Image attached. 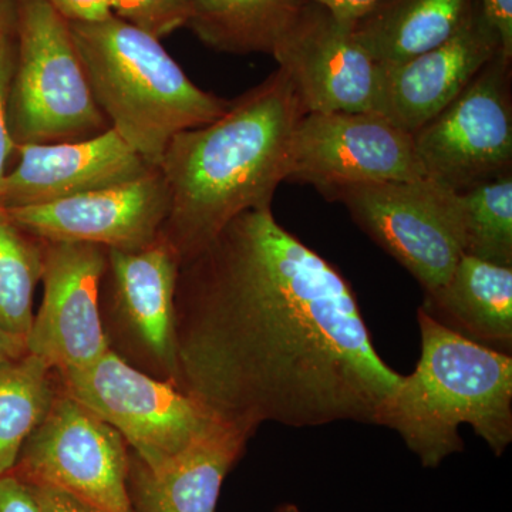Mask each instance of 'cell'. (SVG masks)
<instances>
[{"mask_svg":"<svg viewBox=\"0 0 512 512\" xmlns=\"http://www.w3.org/2000/svg\"><path fill=\"white\" fill-rule=\"evenodd\" d=\"M177 386L251 439L265 423L376 424L403 375L355 292L271 207L242 212L180 262Z\"/></svg>","mask_w":512,"mask_h":512,"instance_id":"obj_1","label":"cell"},{"mask_svg":"<svg viewBox=\"0 0 512 512\" xmlns=\"http://www.w3.org/2000/svg\"><path fill=\"white\" fill-rule=\"evenodd\" d=\"M305 113L278 67L232 100L220 119L170 141L157 165L170 197L160 239L180 262L242 212L271 207L276 188L288 180L293 133Z\"/></svg>","mask_w":512,"mask_h":512,"instance_id":"obj_2","label":"cell"},{"mask_svg":"<svg viewBox=\"0 0 512 512\" xmlns=\"http://www.w3.org/2000/svg\"><path fill=\"white\" fill-rule=\"evenodd\" d=\"M421 355L403 376L377 426L392 429L424 468L461 453L468 424L503 456L512 441V356L446 328L419 308Z\"/></svg>","mask_w":512,"mask_h":512,"instance_id":"obj_3","label":"cell"},{"mask_svg":"<svg viewBox=\"0 0 512 512\" xmlns=\"http://www.w3.org/2000/svg\"><path fill=\"white\" fill-rule=\"evenodd\" d=\"M69 26L110 127L154 167L177 134L227 111L231 101L195 86L160 40L143 30L114 15Z\"/></svg>","mask_w":512,"mask_h":512,"instance_id":"obj_4","label":"cell"},{"mask_svg":"<svg viewBox=\"0 0 512 512\" xmlns=\"http://www.w3.org/2000/svg\"><path fill=\"white\" fill-rule=\"evenodd\" d=\"M8 121L15 146L86 140L109 130L69 22L47 0H22Z\"/></svg>","mask_w":512,"mask_h":512,"instance_id":"obj_5","label":"cell"},{"mask_svg":"<svg viewBox=\"0 0 512 512\" xmlns=\"http://www.w3.org/2000/svg\"><path fill=\"white\" fill-rule=\"evenodd\" d=\"M56 375L64 392L119 431L151 468L225 424L174 383L141 372L111 350L93 365Z\"/></svg>","mask_w":512,"mask_h":512,"instance_id":"obj_6","label":"cell"},{"mask_svg":"<svg viewBox=\"0 0 512 512\" xmlns=\"http://www.w3.org/2000/svg\"><path fill=\"white\" fill-rule=\"evenodd\" d=\"M325 197L342 202L356 224L419 281L426 295L439 291L466 255L460 194L427 178L346 185Z\"/></svg>","mask_w":512,"mask_h":512,"instance_id":"obj_7","label":"cell"},{"mask_svg":"<svg viewBox=\"0 0 512 512\" xmlns=\"http://www.w3.org/2000/svg\"><path fill=\"white\" fill-rule=\"evenodd\" d=\"M180 258L163 239L143 251L107 249L100 316L111 352L177 386L175 288Z\"/></svg>","mask_w":512,"mask_h":512,"instance_id":"obj_8","label":"cell"},{"mask_svg":"<svg viewBox=\"0 0 512 512\" xmlns=\"http://www.w3.org/2000/svg\"><path fill=\"white\" fill-rule=\"evenodd\" d=\"M413 140L424 177L448 191L461 194L510 174L511 62L498 53Z\"/></svg>","mask_w":512,"mask_h":512,"instance_id":"obj_9","label":"cell"},{"mask_svg":"<svg viewBox=\"0 0 512 512\" xmlns=\"http://www.w3.org/2000/svg\"><path fill=\"white\" fill-rule=\"evenodd\" d=\"M127 467L128 446L119 431L60 387L10 473L26 484L62 488L104 512H134Z\"/></svg>","mask_w":512,"mask_h":512,"instance_id":"obj_10","label":"cell"},{"mask_svg":"<svg viewBox=\"0 0 512 512\" xmlns=\"http://www.w3.org/2000/svg\"><path fill=\"white\" fill-rule=\"evenodd\" d=\"M413 134L376 111L305 113L293 133L288 180L323 195L356 184L420 180Z\"/></svg>","mask_w":512,"mask_h":512,"instance_id":"obj_11","label":"cell"},{"mask_svg":"<svg viewBox=\"0 0 512 512\" xmlns=\"http://www.w3.org/2000/svg\"><path fill=\"white\" fill-rule=\"evenodd\" d=\"M355 23L306 2L272 56L306 113H380L382 66L357 42Z\"/></svg>","mask_w":512,"mask_h":512,"instance_id":"obj_12","label":"cell"},{"mask_svg":"<svg viewBox=\"0 0 512 512\" xmlns=\"http://www.w3.org/2000/svg\"><path fill=\"white\" fill-rule=\"evenodd\" d=\"M107 249L43 241V301L26 350L55 372L84 369L110 350L100 316Z\"/></svg>","mask_w":512,"mask_h":512,"instance_id":"obj_13","label":"cell"},{"mask_svg":"<svg viewBox=\"0 0 512 512\" xmlns=\"http://www.w3.org/2000/svg\"><path fill=\"white\" fill-rule=\"evenodd\" d=\"M168 207L167 185L156 168L130 183L6 212L20 229L40 241L137 252L160 239Z\"/></svg>","mask_w":512,"mask_h":512,"instance_id":"obj_14","label":"cell"},{"mask_svg":"<svg viewBox=\"0 0 512 512\" xmlns=\"http://www.w3.org/2000/svg\"><path fill=\"white\" fill-rule=\"evenodd\" d=\"M19 164L0 184V207L5 210L49 204L113 187L156 170L116 130L100 136L55 144L16 147Z\"/></svg>","mask_w":512,"mask_h":512,"instance_id":"obj_15","label":"cell"},{"mask_svg":"<svg viewBox=\"0 0 512 512\" xmlns=\"http://www.w3.org/2000/svg\"><path fill=\"white\" fill-rule=\"evenodd\" d=\"M500 52L497 33L478 9L466 28L436 49L406 62L380 64V114L407 133H417Z\"/></svg>","mask_w":512,"mask_h":512,"instance_id":"obj_16","label":"cell"},{"mask_svg":"<svg viewBox=\"0 0 512 512\" xmlns=\"http://www.w3.org/2000/svg\"><path fill=\"white\" fill-rule=\"evenodd\" d=\"M248 440L221 424L157 468L128 448L126 485L134 512H215L222 484L244 456Z\"/></svg>","mask_w":512,"mask_h":512,"instance_id":"obj_17","label":"cell"},{"mask_svg":"<svg viewBox=\"0 0 512 512\" xmlns=\"http://www.w3.org/2000/svg\"><path fill=\"white\" fill-rule=\"evenodd\" d=\"M420 308L464 338L511 355L512 266L464 255Z\"/></svg>","mask_w":512,"mask_h":512,"instance_id":"obj_18","label":"cell"},{"mask_svg":"<svg viewBox=\"0 0 512 512\" xmlns=\"http://www.w3.org/2000/svg\"><path fill=\"white\" fill-rule=\"evenodd\" d=\"M478 9V0H382L353 30L377 63L406 62L448 42Z\"/></svg>","mask_w":512,"mask_h":512,"instance_id":"obj_19","label":"cell"},{"mask_svg":"<svg viewBox=\"0 0 512 512\" xmlns=\"http://www.w3.org/2000/svg\"><path fill=\"white\" fill-rule=\"evenodd\" d=\"M305 3L306 0H190L185 26L218 52L272 56Z\"/></svg>","mask_w":512,"mask_h":512,"instance_id":"obj_20","label":"cell"},{"mask_svg":"<svg viewBox=\"0 0 512 512\" xmlns=\"http://www.w3.org/2000/svg\"><path fill=\"white\" fill-rule=\"evenodd\" d=\"M60 392L55 370L26 352L0 362V477L15 467L20 450Z\"/></svg>","mask_w":512,"mask_h":512,"instance_id":"obj_21","label":"cell"},{"mask_svg":"<svg viewBox=\"0 0 512 512\" xmlns=\"http://www.w3.org/2000/svg\"><path fill=\"white\" fill-rule=\"evenodd\" d=\"M42 275L43 241L20 229L0 207V329L28 338Z\"/></svg>","mask_w":512,"mask_h":512,"instance_id":"obj_22","label":"cell"},{"mask_svg":"<svg viewBox=\"0 0 512 512\" xmlns=\"http://www.w3.org/2000/svg\"><path fill=\"white\" fill-rule=\"evenodd\" d=\"M466 255L512 266V174L460 194Z\"/></svg>","mask_w":512,"mask_h":512,"instance_id":"obj_23","label":"cell"},{"mask_svg":"<svg viewBox=\"0 0 512 512\" xmlns=\"http://www.w3.org/2000/svg\"><path fill=\"white\" fill-rule=\"evenodd\" d=\"M111 12L161 40L187 25L190 0H110Z\"/></svg>","mask_w":512,"mask_h":512,"instance_id":"obj_24","label":"cell"},{"mask_svg":"<svg viewBox=\"0 0 512 512\" xmlns=\"http://www.w3.org/2000/svg\"><path fill=\"white\" fill-rule=\"evenodd\" d=\"M16 45L12 39V22L0 28V184L8 174V161L15 143L10 137L8 121V101L10 83L15 70Z\"/></svg>","mask_w":512,"mask_h":512,"instance_id":"obj_25","label":"cell"},{"mask_svg":"<svg viewBox=\"0 0 512 512\" xmlns=\"http://www.w3.org/2000/svg\"><path fill=\"white\" fill-rule=\"evenodd\" d=\"M37 511L39 512H104L96 505L87 503L76 495L52 485H32Z\"/></svg>","mask_w":512,"mask_h":512,"instance_id":"obj_26","label":"cell"},{"mask_svg":"<svg viewBox=\"0 0 512 512\" xmlns=\"http://www.w3.org/2000/svg\"><path fill=\"white\" fill-rule=\"evenodd\" d=\"M484 18L500 39L501 55L512 59V0H478Z\"/></svg>","mask_w":512,"mask_h":512,"instance_id":"obj_27","label":"cell"},{"mask_svg":"<svg viewBox=\"0 0 512 512\" xmlns=\"http://www.w3.org/2000/svg\"><path fill=\"white\" fill-rule=\"evenodd\" d=\"M69 23L101 22L113 16L110 0H47Z\"/></svg>","mask_w":512,"mask_h":512,"instance_id":"obj_28","label":"cell"},{"mask_svg":"<svg viewBox=\"0 0 512 512\" xmlns=\"http://www.w3.org/2000/svg\"><path fill=\"white\" fill-rule=\"evenodd\" d=\"M0 512H39L32 488L15 474L0 477Z\"/></svg>","mask_w":512,"mask_h":512,"instance_id":"obj_29","label":"cell"},{"mask_svg":"<svg viewBox=\"0 0 512 512\" xmlns=\"http://www.w3.org/2000/svg\"><path fill=\"white\" fill-rule=\"evenodd\" d=\"M306 2L318 3L333 13L336 18L355 23L370 10L375 9L382 0H306Z\"/></svg>","mask_w":512,"mask_h":512,"instance_id":"obj_30","label":"cell"},{"mask_svg":"<svg viewBox=\"0 0 512 512\" xmlns=\"http://www.w3.org/2000/svg\"><path fill=\"white\" fill-rule=\"evenodd\" d=\"M26 340L0 329V362L25 355Z\"/></svg>","mask_w":512,"mask_h":512,"instance_id":"obj_31","label":"cell"},{"mask_svg":"<svg viewBox=\"0 0 512 512\" xmlns=\"http://www.w3.org/2000/svg\"><path fill=\"white\" fill-rule=\"evenodd\" d=\"M12 22V15H10V2L9 0H0V28Z\"/></svg>","mask_w":512,"mask_h":512,"instance_id":"obj_32","label":"cell"},{"mask_svg":"<svg viewBox=\"0 0 512 512\" xmlns=\"http://www.w3.org/2000/svg\"><path fill=\"white\" fill-rule=\"evenodd\" d=\"M274 512H302L301 508L298 505L292 503H285L279 505L278 508Z\"/></svg>","mask_w":512,"mask_h":512,"instance_id":"obj_33","label":"cell"}]
</instances>
